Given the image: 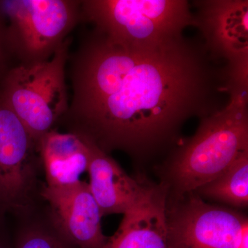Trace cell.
Instances as JSON below:
<instances>
[{
  "instance_id": "obj_1",
  "label": "cell",
  "mask_w": 248,
  "mask_h": 248,
  "mask_svg": "<svg viewBox=\"0 0 248 248\" xmlns=\"http://www.w3.org/2000/svg\"><path fill=\"white\" fill-rule=\"evenodd\" d=\"M72 96L60 123L109 154L146 161L175 148L183 125L224 107L226 65L202 37L150 45L109 40L91 29L69 55Z\"/></svg>"
},
{
  "instance_id": "obj_2",
  "label": "cell",
  "mask_w": 248,
  "mask_h": 248,
  "mask_svg": "<svg viewBox=\"0 0 248 248\" xmlns=\"http://www.w3.org/2000/svg\"><path fill=\"white\" fill-rule=\"evenodd\" d=\"M247 152L248 93L232 92L226 105L200 119L195 135L173 148L161 166L168 198L195 192Z\"/></svg>"
},
{
  "instance_id": "obj_3",
  "label": "cell",
  "mask_w": 248,
  "mask_h": 248,
  "mask_svg": "<svg viewBox=\"0 0 248 248\" xmlns=\"http://www.w3.org/2000/svg\"><path fill=\"white\" fill-rule=\"evenodd\" d=\"M81 15L109 40L130 45L162 43L195 26L187 0H81Z\"/></svg>"
},
{
  "instance_id": "obj_4",
  "label": "cell",
  "mask_w": 248,
  "mask_h": 248,
  "mask_svg": "<svg viewBox=\"0 0 248 248\" xmlns=\"http://www.w3.org/2000/svg\"><path fill=\"white\" fill-rule=\"evenodd\" d=\"M71 42L68 37L48 61L12 67L0 83L1 97L37 144L69 108L66 68Z\"/></svg>"
},
{
  "instance_id": "obj_5",
  "label": "cell",
  "mask_w": 248,
  "mask_h": 248,
  "mask_svg": "<svg viewBox=\"0 0 248 248\" xmlns=\"http://www.w3.org/2000/svg\"><path fill=\"white\" fill-rule=\"evenodd\" d=\"M78 0H2L8 48L16 65L48 61L81 22Z\"/></svg>"
},
{
  "instance_id": "obj_6",
  "label": "cell",
  "mask_w": 248,
  "mask_h": 248,
  "mask_svg": "<svg viewBox=\"0 0 248 248\" xmlns=\"http://www.w3.org/2000/svg\"><path fill=\"white\" fill-rule=\"evenodd\" d=\"M169 248H236L248 217L234 208L208 203L195 192L168 198Z\"/></svg>"
},
{
  "instance_id": "obj_7",
  "label": "cell",
  "mask_w": 248,
  "mask_h": 248,
  "mask_svg": "<svg viewBox=\"0 0 248 248\" xmlns=\"http://www.w3.org/2000/svg\"><path fill=\"white\" fill-rule=\"evenodd\" d=\"M38 160L37 143L0 94V203L27 206Z\"/></svg>"
},
{
  "instance_id": "obj_8",
  "label": "cell",
  "mask_w": 248,
  "mask_h": 248,
  "mask_svg": "<svg viewBox=\"0 0 248 248\" xmlns=\"http://www.w3.org/2000/svg\"><path fill=\"white\" fill-rule=\"evenodd\" d=\"M195 26L209 53L231 72L248 69V0L194 1Z\"/></svg>"
},
{
  "instance_id": "obj_9",
  "label": "cell",
  "mask_w": 248,
  "mask_h": 248,
  "mask_svg": "<svg viewBox=\"0 0 248 248\" xmlns=\"http://www.w3.org/2000/svg\"><path fill=\"white\" fill-rule=\"evenodd\" d=\"M42 196L48 202L53 228L78 248H103L108 237L103 233L99 205L88 183L81 181L68 188L44 187Z\"/></svg>"
},
{
  "instance_id": "obj_10",
  "label": "cell",
  "mask_w": 248,
  "mask_h": 248,
  "mask_svg": "<svg viewBox=\"0 0 248 248\" xmlns=\"http://www.w3.org/2000/svg\"><path fill=\"white\" fill-rule=\"evenodd\" d=\"M167 202L166 186L148 184L141 200L123 215L103 248H169Z\"/></svg>"
},
{
  "instance_id": "obj_11",
  "label": "cell",
  "mask_w": 248,
  "mask_h": 248,
  "mask_svg": "<svg viewBox=\"0 0 248 248\" xmlns=\"http://www.w3.org/2000/svg\"><path fill=\"white\" fill-rule=\"evenodd\" d=\"M87 141L91 149L88 184L102 217L124 215L141 200L148 183L129 176L108 154Z\"/></svg>"
},
{
  "instance_id": "obj_12",
  "label": "cell",
  "mask_w": 248,
  "mask_h": 248,
  "mask_svg": "<svg viewBox=\"0 0 248 248\" xmlns=\"http://www.w3.org/2000/svg\"><path fill=\"white\" fill-rule=\"evenodd\" d=\"M37 150L45 170L46 187L68 188L81 182V176L88 172L89 143L76 134L53 129L39 140Z\"/></svg>"
},
{
  "instance_id": "obj_13",
  "label": "cell",
  "mask_w": 248,
  "mask_h": 248,
  "mask_svg": "<svg viewBox=\"0 0 248 248\" xmlns=\"http://www.w3.org/2000/svg\"><path fill=\"white\" fill-rule=\"evenodd\" d=\"M202 199L235 208L248 205V152L241 155L219 176L195 191Z\"/></svg>"
},
{
  "instance_id": "obj_14",
  "label": "cell",
  "mask_w": 248,
  "mask_h": 248,
  "mask_svg": "<svg viewBox=\"0 0 248 248\" xmlns=\"http://www.w3.org/2000/svg\"><path fill=\"white\" fill-rule=\"evenodd\" d=\"M15 248H78L51 228L33 226L19 234Z\"/></svg>"
},
{
  "instance_id": "obj_15",
  "label": "cell",
  "mask_w": 248,
  "mask_h": 248,
  "mask_svg": "<svg viewBox=\"0 0 248 248\" xmlns=\"http://www.w3.org/2000/svg\"><path fill=\"white\" fill-rule=\"evenodd\" d=\"M16 66L8 48L6 39V24L0 12V83L12 67Z\"/></svg>"
},
{
  "instance_id": "obj_16",
  "label": "cell",
  "mask_w": 248,
  "mask_h": 248,
  "mask_svg": "<svg viewBox=\"0 0 248 248\" xmlns=\"http://www.w3.org/2000/svg\"><path fill=\"white\" fill-rule=\"evenodd\" d=\"M236 248H248V228L244 232L241 241Z\"/></svg>"
},
{
  "instance_id": "obj_17",
  "label": "cell",
  "mask_w": 248,
  "mask_h": 248,
  "mask_svg": "<svg viewBox=\"0 0 248 248\" xmlns=\"http://www.w3.org/2000/svg\"><path fill=\"white\" fill-rule=\"evenodd\" d=\"M0 248H9V246H7L5 243L3 242L1 240H0Z\"/></svg>"
}]
</instances>
